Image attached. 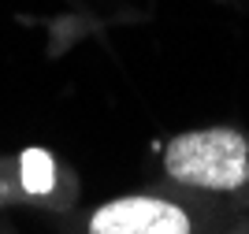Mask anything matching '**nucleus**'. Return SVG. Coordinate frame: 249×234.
I'll list each match as a JSON object with an SVG mask.
<instances>
[{
	"label": "nucleus",
	"instance_id": "2",
	"mask_svg": "<svg viewBox=\"0 0 249 234\" xmlns=\"http://www.w3.org/2000/svg\"><path fill=\"white\" fill-rule=\"evenodd\" d=\"M89 234H190V216L164 197H119L89 216Z\"/></svg>",
	"mask_w": 249,
	"mask_h": 234
},
{
	"label": "nucleus",
	"instance_id": "3",
	"mask_svg": "<svg viewBox=\"0 0 249 234\" xmlns=\"http://www.w3.org/2000/svg\"><path fill=\"white\" fill-rule=\"evenodd\" d=\"M22 182L30 186V190H37V194H45L52 186V160L45 153H26L22 156Z\"/></svg>",
	"mask_w": 249,
	"mask_h": 234
},
{
	"label": "nucleus",
	"instance_id": "1",
	"mask_svg": "<svg viewBox=\"0 0 249 234\" xmlns=\"http://www.w3.org/2000/svg\"><path fill=\"white\" fill-rule=\"evenodd\" d=\"M164 171L182 186L231 194L249 182V142L231 126L178 134L164 149Z\"/></svg>",
	"mask_w": 249,
	"mask_h": 234
}]
</instances>
